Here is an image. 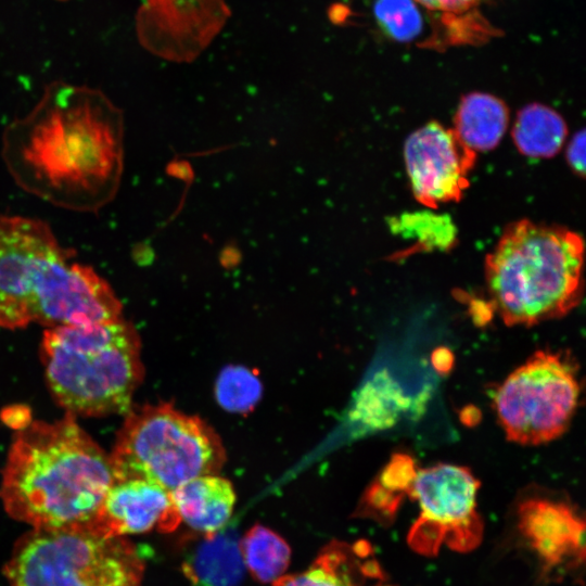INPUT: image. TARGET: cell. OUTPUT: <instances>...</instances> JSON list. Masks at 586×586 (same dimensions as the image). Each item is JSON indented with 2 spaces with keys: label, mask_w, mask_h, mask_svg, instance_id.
I'll list each match as a JSON object with an SVG mask.
<instances>
[{
  "label": "cell",
  "mask_w": 586,
  "mask_h": 586,
  "mask_svg": "<svg viewBox=\"0 0 586 586\" xmlns=\"http://www.w3.org/2000/svg\"><path fill=\"white\" fill-rule=\"evenodd\" d=\"M1 155L24 191L64 209L95 213L120 184L123 113L100 89L52 81L4 128Z\"/></svg>",
  "instance_id": "1"
},
{
  "label": "cell",
  "mask_w": 586,
  "mask_h": 586,
  "mask_svg": "<svg viewBox=\"0 0 586 586\" xmlns=\"http://www.w3.org/2000/svg\"><path fill=\"white\" fill-rule=\"evenodd\" d=\"M114 482L106 454L76 416L17 428L2 471L5 511L33 528L94 526Z\"/></svg>",
  "instance_id": "2"
},
{
  "label": "cell",
  "mask_w": 586,
  "mask_h": 586,
  "mask_svg": "<svg viewBox=\"0 0 586 586\" xmlns=\"http://www.w3.org/2000/svg\"><path fill=\"white\" fill-rule=\"evenodd\" d=\"M110 283L76 260L41 219L0 215V328H47L123 317Z\"/></svg>",
  "instance_id": "3"
},
{
  "label": "cell",
  "mask_w": 586,
  "mask_h": 586,
  "mask_svg": "<svg viewBox=\"0 0 586 586\" xmlns=\"http://www.w3.org/2000/svg\"><path fill=\"white\" fill-rule=\"evenodd\" d=\"M584 242L558 226L509 225L485 260L491 304L507 326L563 317L583 294Z\"/></svg>",
  "instance_id": "4"
},
{
  "label": "cell",
  "mask_w": 586,
  "mask_h": 586,
  "mask_svg": "<svg viewBox=\"0 0 586 586\" xmlns=\"http://www.w3.org/2000/svg\"><path fill=\"white\" fill-rule=\"evenodd\" d=\"M141 343L124 317L47 328L40 357L56 403L74 416L126 415L143 379Z\"/></svg>",
  "instance_id": "5"
},
{
  "label": "cell",
  "mask_w": 586,
  "mask_h": 586,
  "mask_svg": "<svg viewBox=\"0 0 586 586\" xmlns=\"http://www.w3.org/2000/svg\"><path fill=\"white\" fill-rule=\"evenodd\" d=\"M114 480L143 479L168 491L217 474L226 454L217 433L170 404L130 408L109 454Z\"/></svg>",
  "instance_id": "6"
},
{
  "label": "cell",
  "mask_w": 586,
  "mask_h": 586,
  "mask_svg": "<svg viewBox=\"0 0 586 586\" xmlns=\"http://www.w3.org/2000/svg\"><path fill=\"white\" fill-rule=\"evenodd\" d=\"M143 561L123 536L92 527L33 528L5 565L10 586H141Z\"/></svg>",
  "instance_id": "7"
},
{
  "label": "cell",
  "mask_w": 586,
  "mask_h": 586,
  "mask_svg": "<svg viewBox=\"0 0 586 586\" xmlns=\"http://www.w3.org/2000/svg\"><path fill=\"white\" fill-rule=\"evenodd\" d=\"M579 394L577 368L571 359L537 351L500 384L494 407L510 442L536 446L568 430Z\"/></svg>",
  "instance_id": "8"
},
{
  "label": "cell",
  "mask_w": 586,
  "mask_h": 586,
  "mask_svg": "<svg viewBox=\"0 0 586 586\" xmlns=\"http://www.w3.org/2000/svg\"><path fill=\"white\" fill-rule=\"evenodd\" d=\"M480 482L464 467L438 463L417 470L408 496L420 508L407 535L417 553L433 557L443 546L469 552L482 542L483 522L476 510Z\"/></svg>",
  "instance_id": "9"
},
{
  "label": "cell",
  "mask_w": 586,
  "mask_h": 586,
  "mask_svg": "<svg viewBox=\"0 0 586 586\" xmlns=\"http://www.w3.org/2000/svg\"><path fill=\"white\" fill-rule=\"evenodd\" d=\"M230 16L225 0H140L136 33L141 46L171 62L196 59Z\"/></svg>",
  "instance_id": "10"
},
{
  "label": "cell",
  "mask_w": 586,
  "mask_h": 586,
  "mask_svg": "<svg viewBox=\"0 0 586 586\" xmlns=\"http://www.w3.org/2000/svg\"><path fill=\"white\" fill-rule=\"evenodd\" d=\"M404 158L415 198L435 208L462 198L476 152L454 129L430 122L406 139Z\"/></svg>",
  "instance_id": "11"
},
{
  "label": "cell",
  "mask_w": 586,
  "mask_h": 586,
  "mask_svg": "<svg viewBox=\"0 0 586 586\" xmlns=\"http://www.w3.org/2000/svg\"><path fill=\"white\" fill-rule=\"evenodd\" d=\"M518 528L543 572L576 570L585 562V522L569 504L533 497L518 507Z\"/></svg>",
  "instance_id": "12"
},
{
  "label": "cell",
  "mask_w": 586,
  "mask_h": 586,
  "mask_svg": "<svg viewBox=\"0 0 586 586\" xmlns=\"http://www.w3.org/2000/svg\"><path fill=\"white\" fill-rule=\"evenodd\" d=\"M181 518L171 492L143 479L114 480L93 528L111 536L175 531Z\"/></svg>",
  "instance_id": "13"
},
{
  "label": "cell",
  "mask_w": 586,
  "mask_h": 586,
  "mask_svg": "<svg viewBox=\"0 0 586 586\" xmlns=\"http://www.w3.org/2000/svg\"><path fill=\"white\" fill-rule=\"evenodd\" d=\"M272 586H395L377 560L370 544L332 540L311 564L295 574L282 575Z\"/></svg>",
  "instance_id": "14"
},
{
  "label": "cell",
  "mask_w": 586,
  "mask_h": 586,
  "mask_svg": "<svg viewBox=\"0 0 586 586\" xmlns=\"http://www.w3.org/2000/svg\"><path fill=\"white\" fill-rule=\"evenodd\" d=\"M171 496L181 521L203 534L222 530L235 504L231 482L217 474L190 479L173 489Z\"/></svg>",
  "instance_id": "15"
},
{
  "label": "cell",
  "mask_w": 586,
  "mask_h": 586,
  "mask_svg": "<svg viewBox=\"0 0 586 586\" xmlns=\"http://www.w3.org/2000/svg\"><path fill=\"white\" fill-rule=\"evenodd\" d=\"M244 566L239 539L221 530L204 534L182 562L183 574L193 586H239Z\"/></svg>",
  "instance_id": "16"
},
{
  "label": "cell",
  "mask_w": 586,
  "mask_h": 586,
  "mask_svg": "<svg viewBox=\"0 0 586 586\" xmlns=\"http://www.w3.org/2000/svg\"><path fill=\"white\" fill-rule=\"evenodd\" d=\"M509 123V110L499 98L484 92L464 95L455 115L454 131L474 152L498 145Z\"/></svg>",
  "instance_id": "17"
},
{
  "label": "cell",
  "mask_w": 586,
  "mask_h": 586,
  "mask_svg": "<svg viewBox=\"0 0 586 586\" xmlns=\"http://www.w3.org/2000/svg\"><path fill=\"white\" fill-rule=\"evenodd\" d=\"M410 399L386 372H378L358 392L349 418L365 432L383 430L410 408Z\"/></svg>",
  "instance_id": "18"
},
{
  "label": "cell",
  "mask_w": 586,
  "mask_h": 586,
  "mask_svg": "<svg viewBox=\"0 0 586 586\" xmlns=\"http://www.w3.org/2000/svg\"><path fill=\"white\" fill-rule=\"evenodd\" d=\"M568 135L562 116L547 105L532 103L521 109L512 127L517 149L525 156L545 158L556 155Z\"/></svg>",
  "instance_id": "19"
},
{
  "label": "cell",
  "mask_w": 586,
  "mask_h": 586,
  "mask_svg": "<svg viewBox=\"0 0 586 586\" xmlns=\"http://www.w3.org/2000/svg\"><path fill=\"white\" fill-rule=\"evenodd\" d=\"M239 547L244 565L260 583H273L284 575L290 564V546L264 525H253L239 542Z\"/></svg>",
  "instance_id": "20"
},
{
  "label": "cell",
  "mask_w": 586,
  "mask_h": 586,
  "mask_svg": "<svg viewBox=\"0 0 586 586\" xmlns=\"http://www.w3.org/2000/svg\"><path fill=\"white\" fill-rule=\"evenodd\" d=\"M263 386L258 377L242 366L222 369L215 385L218 404L231 412H247L257 404Z\"/></svg>",
  "instance_id": "21"
},
{
  "label": "cell",
  "mask_w": 586,
  "mask_h": 586,
  "mask_svg": "<svg viewBox=\"0 0 586 586\" xmlns=\"http://www.w3.org/2000/svg\"><path fill=\"white\" fill-rule=\"evenodd\" d=\"M373 13L383 33L396 41H411L422 30V16L413 0H377Z\"/></svg>",
  "instance_id": "22"
},
{
  "label": "cell",
  "mask_w": 586,
  "mask_h": 586,
  "mask_svg": "<svg viewBox=\"0 0 586 586\" xmlns=\"http://www.w3.org/2000/svg\"><path fill=\"white\" fill-rule=\"evenodd\" d=\"M416 473L413 460L407 455L396 454L375 482L384 489L403 498L409 494Z\"/></svg>",
  "instance_id": "23"
},
{
  "label": "cell",
  "mask_w": 586,
  "mask_h": 586,
  "mask_svg": "<svg viewBox=\"0 0 586 586\" xmlns=\"http://www.w3.org/2000/svg\"><path fill=\"white\" fill-rule=\"evenodd\" d=\"M566 160L571 168L578 175L585 174V131L576 132L566 148Z\"/></svg>",
  "instance_id": "24"
},
{
  "label": "cell",
  "mask_w": 586,
  "mask_h": 586,
  "mask_svg": "<svg viewBox=\"0 0 586 586\" xmlns=\"http://www.w3.org/2000/svg\"><path fill=\"white\" fill-rule=\"evenodd\" d=\"M423 7L442 12L461 13L480 4L484 0H417Z\"/></svg>",
  "instance_id": "25"
},
{
  "label": "cell",
  "mask_w": 586,
  "mask_h": 586,
  "mask_svg": "<svg viewBox=\"0 0 586 586\" xmlns=\"http://www.w3.org/2000/svg\"><path fill=\"white\" fill-rule=\"evenodd\" d=\"M432 364L437 371L446 372L453 367L454 355L447 348H436L432 354Z\"/></svg>",
  "instance_id": "26"
},
{
  "label": "cell",
  "mask_w": 586,
  "mask_h": 586,
  "mask_svg": "<svg viewBox=\"0 0 586 586\" xmlns=\"http://www.w3.org/2000/svg\"><path fill=\"white\" fill-rule=\"evenodd\" d=\"M59 1H66V0H59Z\"/></svg>",
  "instance_id": "27"
}]
</instances>
